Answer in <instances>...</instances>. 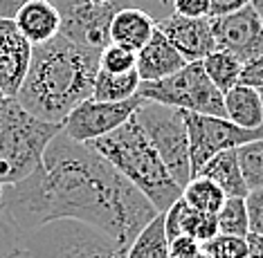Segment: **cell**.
Masks as SVG:
<instances>
[{"label": "cell", "mask_w": 263, "mask_h": 258, "mask_svg": "<svg viewBox=\"0 0 263 258\" xmlns=\"http://www.w3.org/2000/svg\"><path fill=\"white\" fill-rule=\"evenodd\" d=\"M137 52L126 50L122 45H106L99 54V70L110 72V74H124V72L135 70Z\"/></svg>", "instance_id": "26"}, {"label": "cell", "mask_w": 263, "mask_h": 258, "mask_svg": "<svg viewBox=\"0 0 263 258\" xmlns=\"http://www.w3.org/2000/svg\"><path fill=\"white\" fill-rule=\"evenodd\" d=\"M21 236L23 233L16 229L14 223L0 211V258H9L21 251Z\"/></svg>", "instance_id": "27"}, {"label": "cell", "mask_w": 263, "mask_h": 258, "mask_svg": "<svg viewBox=\"0 0 263 258\" xmlns=\"http://www.w3.org/2000/svg\"><path fill=\"white\" fill-rule=\"evenodd\" d=\"M164 218V233L166 241H176L178 236H189L196 243L205 245L214 236H218V220L214 213H202L191 209L182 195L162 213Z\"/></svg>", "instance_id": "13"}, {"label": "cell", "mask_w": 263, "mask_h": 258, "mask_svg": "<svg viewBox=\"0 0 263 258\" xmlns=\"http://www.w3.org/2000/svg\"><path fill=\"white\" fill-rule=\"evenodd\" d=\"M0 202H3V187H0Z\"/></svg>", "instance_id": "39"}, {"label": "cell", "mask_w": 263, "mask_h": 258, "mask_svg": "<svg viewBox=\"0 0 263 258\" xmlns=\"http://www.w3.org/2000/svg\"><path fill=\"white\" fill-rule=\"evenodd\" d=\"M248 245H250V258H263V236H248Z\"/></svg>", "instance_id": "35"}, {"label": "cell", "mask_w": 263, "mask_h": 258, "mask_svg": "<svg viewBox=\"0 0 263 258\" xmlns=\"http://www.w3.org/2000/svg\"><path fill=\"white\" fill-rule=\"evenodd\" d=\"M63 124L29 115L16 97L0 99V187L29 177L43 162V153Z\"/></svg>", "instance_id": "4"}, {"label": "cell", "mask_w": 263, "mask_h": 258, "mask_svg": "<svg viewBox=\"0 0 263 258\" xmlns=\"http://www.w3.org/2000/svg\"><path fill=\"white\" fill-rule=\"evenodd\" d=\"M21 249L32 258H126L128 247L86 223L52 220L23 233Z\"/></svg>", "instance_id": "5"}, {"label": "cell", "mask_w": 263, "mask_h": 258, "mask_svg": "<svg viewBox=\"0 0 263 258\" xmlns=\"http://www.w3.org/2000/svg\"><path fill=\"white\" fill-rule=\"evenodd\" d=\"M216 47L234 54L241 63L263 52V25L252 5L220 18H209Z\"/></svg>", "instance_id": "10"}, {"label": "cell", "mask_w": 263, "mask_h": 258, "mask_svg": "<svg viewBox=\"0 0 263 258\" xmlns=\"http://www.w3.org/2000/svg\"><path fill=\"white\" fill-rule=\"evenodd\" d=\"M158 29L166 36V41L176 47L178 54L187 63H198L207 54L216 50V38L212 32V21L207 16L202 18H184L171 14L155 23Z\"/></svg>", "instance_id": "11"}, {"label": "cell", "mask_w": 263, "mask_h": 258, "mask_svg": "<svg viewBox=\"0 0 263 258\" xmlns=\"http://www.w3.org/2000/svg\"><path fill=\"white\" fill-rule=\"evenodd\" d=\"M225 119L241 128H261L263 126V106L259 90L236 83L232 90L223 94Z\"/></svg>", "instance_id": "17"}, {"label": "cell", "mask_w": 263, "mask_h": 258, "mask_svg": "<svg viewBox=\"0 0 263 258\" xmlns=\"http://www.w3.org/2000/svg\"><path fill=\"white\" fill-rule=\"evenodd\" d=\"M14 23L32 47L47 43L61 32V16L52 0H29L16 11Z\"/></svg>", "instance_id": "15"}, {"label": "cell", "mask_w": 263, "mask_h": 258, "mask_svg": "<svg viewBox=\"0 0 263 258\" xmlns=\"http://www.w3.org/2000/svg\"><path fill=\"white\" fill-rule=\"evenodd\" d=\"M252 7L256 9V14L261 18V25H263V0H252Z\"/></svg>", "instance_id": "36"}, {"label": "cell", "mask_w": 263, "mask_h": 258, "mask_svg": "<svg viewBox=\"0 0 263 258\" xmlns=\"http://www.w3.org/2000/svg\"><path fill=\"white\" fill-rule=\"evenodd\" d=\"M142 101L144 99L140 94H135L133 99L126 101H97L88 97L74 110H70V115L63 119L61 130L72 142L88 144L112 133L122 124H126L135 115L137 108L142 106Z\"/></svg>", "instance_id": "9"}, {"label": "cell", "mask_w": 263, "mask_h": 258, "mask_svg": "<svg viewBox=\"0 0 263 258\" xmlns=\"http://www.w3.org/2000/svg\"><path fill=\"white\" fill-rule=\"evenodd\" d=\"M202 249L209 254V258H250L248 238L227 236V233L214 236L209 243L202 245Z\"/></svg>", "instance_id": "25"}, {"label": "cell", "mask_w": 263, "mask_h": 258, "mask_svg": "<svg viewBox=\"0 0 263 258\" xmlns=\"http://www.w3.org/2000/svg\"><path fill=\"white\" fill-rule=\"evenodd\" d=\"M9 258H32V256H27V254H25V251H23V249H21V251H16V254H14V256H9Z\"/></svg>", "instance_id": "37"}, {"label": "cell", "mask_w": 263, "mask_h": 258, "mask_svg": "<svg viewBox=\"0 0 263 258\" xmlns=\"http://www.w3.org/2000/svg\"><path fill=\"white\" fill-rule=\"evenodd\" d=\"M184 65H187V61L178 54V50L166 41V36L155 25V32L148 38V43L137 52L135 70L140 74V81L151 83L166 79V76L176 74L178 70H182Z\"/></svg>", "instance_id": "14"}, {"label": "cell", "mask_w": 263, "mask_h": 258, "mask_svg": "<svg viewBox=\"0 0 263 258\" xmlns=\"http://www.w3.org/2000/svg\"><path fill=\"white\" fill-rule=\"evenodd\" d=\"M88 146L99 153L124 180H128L158 213H164L182 195V189L166 171L162 157L148 142L135 115L112 133L88 142Z\"/></svg>", "instance_id": "3"}, {"label": "cell", "mask_w": 263, "mask_h": 258, "mask_svg": "<svg viewBox=\"0 0 263 258\" xmlns=\"http://www.w3.org/2000/svg\"><path fill=\"white\" fill-rule=\"evenodd\" d=\"M171 9L184 18H202L209 14V0H171Z\"/></svg>", "instance_id": "32"}, {"label": "cell", "mask_w": 263, "mask_h": 258, "mask_svg": "<svg viewBox=\"0 0 263 258\" xmlns=\"http://www.w3.org/2000/svg\"><path fill=\"white\" fill-rule=\"evenodd\" d=\"M205 74L209 76V81L216 86L220 92H227L232 90L241 79V70H243V63L238 61L234 54H230L227 50H220L216 47L212 54H207L205 58L200 61Z\"/></svg>", "instance_id": "21"}, {"label": "cell", "mask_w": 263, "mask_h": 258, "mask_svg": "<svg viewBox=\"0 0 263 258\" xmlns=\"http://www.w3.org/2000/svg\"><path fill=\"white\" fill-rule=\"evenodd\" d=\"M259 97H261V106H263V90H259Z\"/></svg>", "instance_id": "38"}, {"label": "cell", "mask_w": 263, "mask_h": 258, "mask_svg": "<svg viewBox=\"0 0 263 258\" xmlns=\"http://www.w3.org/2000/svg\"><path fill=\"white\" fill-rule=\"evenodd\" d=\"M252 5V0H209V14L207 18H220L227 14H234V11Z\"/></svg>", "instance_id": "33"}, {"label": "cell", "mask_w": 263, "mask_h": 258, "mask_svg": "<svg viewBox=\"0 0 263 258\" xmlns=\"http://www.w3.org/2000/svg\"><path fill=\"white\" fill-rule=\"evenodd\" d=\"M184 124H187L189 135L191 177L198 175L205 162L212 160L214 155L232 151V148H238L243 144H250L263 137V126L261 128H241V126L232 124L225 117L184 112Z\"/></svg>", "instance_id": "8"}, {"label": "cell", "mask_w": 263, "mask_h": 258, "mask_svg": "<svg viewBox=\"0 0 263 258\" xmlns=\"http://www.w3.org/2000/svg\"><path fill=\"white\" fill-rule=\"evenodd\" d=\"M126 258H169V241L164 233V218H155L133 238L126 249Z\"/></svg>", "instance_id": "20"}, {"label": "cell", "mask_w": 263, "mask_h": 258, "mask_svg": "<svg viewBox=\"0 0 263 258\" xmlns=\"http://www.w3.org/2000/svg\"><path fill=\"white\" fill-rule=\"evenodd\" d=\"M169 258H171V256H169Z\"/></svg>", "instance_id": "40"}, {"label": "cell", "mask_w": 263, "mask_h": 258, "mask_svg": "<svg viewBox=\"0 0 263 258\" xmlns=\"http://www.w3.org/2000/svg\"><path fill=\"white\" fill-rule=\"evenodd\" d=\"M140 74L137 70L124 72V74H110V72L97 70L92 86V99L97 101H126L133 99L140 90Z\"/></svg>", "instance_id": "19"}, {"label": "cell", "mask_w": 263, "mask_h": 258, "mask_svg": "<svg viewBox=\"0 0 263 258\" xmlns=\"http://www.w3.org/2000/svg\"><path fill=\"white\" fill-rule=\"evenodd\" d=\"M126 5H128V7H137V9L146 11V14L151 16L155 23H160L162 18L173 14L171 0H126Z\"/></svg>", "instance_id": "31"}, {"label": "cell", "mask_w": 263, "mask_h": 258, "mask_svg": "<svg viewBox=\"0 0 263 258\" xmlns=\"http://www.w3.org/2000/svg\"><path fill=\"white\" fill-rule=\"evenodd\" d=\"M218 220V233H227V236H250V218L248 209H245V197H227L216 213Z\"/></svg>", "instance_id": "24"}, {"label": "cell", "mask_w": 263, "mask_h": 258, "mask_svg": "<svg viewBox=\"0 0 263 258\" xmlns=\"http://www.w3.org/2000/svg\"><path fill=\"white\" fill-rule=\"evenodd\" d=\"M0 211L21 233L52 220H77L97 227L124 247L158 215L99 153L72 142L63 130L47 144L32 175L3 187Z\"/></svg>", "instance_id": "1"}, {"label": "cell", "mask_w": 263, "mask_h": 258, "mask_svg": "<svg viewBox=\"0 0 263 258\" xmlns=\"http://www.w3.org/2000/svg\"><path fill=\"white\" fill-rule=\"evenodd\" d=\"M182 200L187 202L191 209H196V211L216 215L227 197L223 191H220L218 184H214L212 180H207L202 175H194L187 182V187L182 189Z\"/></svg>", "instance_id": "22"}, {"label": "cell", "mask_w": 263, "mask_h": 258, "mask_svg": "<svg viewBox=\"0 0 263 258\" xmlns=\"http://www.w3.org/2000/svg\"><path fill=\"white\" fill-rule=\"evenodd\" d=\"M169 256L171 258H209V254L202 249L200 243H196L189 236H178L169 243Z\"/></svg>", "instance_id": "29"}, {"label": "cell", "mask_w": 263, "mask_h": 258, "mask_svg": "<svg viewBox=\"0 0 263 258\" xmlns=\"http://www.w3.org/2000/svg\"><path fill=\"white\" fill-rule=\"evenodd\" d=\"M137 94L144 101H155V104L180 108L184 112L225 117L223 92L209 81L200 61L187 63L182 70H178L176 74L166 76V79L140 83Z\"/></svg>", "instance_id": "7"}, {"label": "cell", "mask_w": 263, "mask_h": 258, "mask_svg": "<svg viewBox=\"0 0 263 258\" xmlns=\"http://www.w3.org/2000/svg\"><path fill=\"white\" fill-rule=\"evenodd\" d=\"M198 175L212 180L214 184H218L220 191L225 193V197H245L250 193L245 187L243 173L238 169V160L236 151H223L218 155H214L212 160L205 162V166L198 171Z\"/></svg>", "instance_id": "18"}, {"label": "cell", "mask_w": 263, "mask_h": 258, "mask_svg": "<svg viewBox=\"0 0 263 258\" xmlns=\"http://www.w3.org/2000/svg\"><path fill=\"white\" fill-rule=\"evenodd\" d=\"M32 43L18 32L14 18H0V92L16 97L25 81Z\"/></svg>", "instance_id": "12"}, {"label": "cell", "mask_w": 263, "mask_h": 258, "mask_svg": "<svg viewBox=\"0 0 263 258\" xmlns=\"http://www.w3.org/2000/svg\"><path fill=\"white\" fill-rule=\"evenodd\" d=\"M135 119L146 133L148 142L162 157L166 171L184 189L191 180V160H189V135L184 124V110L171 108L155 101H142L135 110Z\"/></svg>", "instance_id": "6"}, {"label": "cell", "mask_w": 263, "mask_h": 258, "mask_svg": "<svg viewBox=\"0 0 263 258\" xmlns=\"http://www.w3.org/2000/svg\"><path fill=\"white\" fill-rule=\"evenodd\" d=\"M25 3H29V0H0V18H14L16 11ZM52 3H54V0H52Z\"/></svg>", "instance_id": "34"}, {"label": "cell", "mask_w": 263, "mask_h": 258, "mask_svg": "<svg viewBox=\"0 0 263 258\" xmlns=\"http://www.w3.org/2000/svg\"><path fill=\"white\" fill-rule=\"evenodd\" d=\"M153 32H155V21L146 11L137 7H124L112 16L108 36L112 45H122L126 50L140 52L148 43Z\"/></svg>", "instance_id": "16"}, {"label": "cell", "mask_w": 263, "mask_h": 258, "mask_svg": "<svg viewBox=\"0 0 263 258\" xmlns=\"http://www.w3.org/2000/svg\"><path fill=\"white\" fill-rule=\"evenodd\" d=\"M248 191L263 189V137L234 148Z\"/></svg>", "instance_id": "23"}, {"label": "cell", "mask_w": 263, "mask_h": 258, "mask_svg": "<svg viewBox=\"0 0 263 258\" xmlns=\"http://www.w3.org/2000/svg\"><path fill=\"white\" fill-rule=\"evenodd\" d=\"M97 70V52L57 34L47 43L32 47V61L16 101L43 122L63 124L70 110L92 97Z\"/></svg>", "instance_id": "2"}, {"label": "cell", "mask_w": 263, "mask_h": 258, "mask_svg": "<svg viewBox=\"0 0 263 258\" xmlns=\"http://www.w3.org/2000/svg\"><path fill=\"white\" fill-rule=\"evenodd\" d=\"M245 209L250 218V233L263 236V189L250 191L245 195Z\"/></svg>", "instance_id": "28"}, {"label": "cell", "mask_w": 263, "mask_h": 258, "mask_svg": "<svg viewBox=\"0 0 263 258\" xmlns=\"http://www.w3.org/2000/svg\"><path fill=\"white\" fill-rule=\"evenodd\" d=\"M238 83L250 86L254 90H263V52L243 63L241 79H238Z\"/></svg>", "instance_id": "30"}]
</instances>
